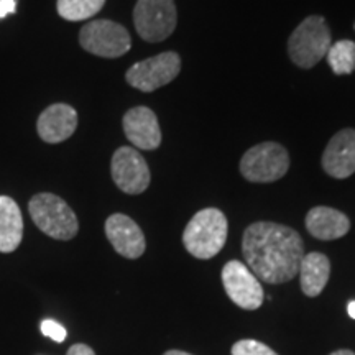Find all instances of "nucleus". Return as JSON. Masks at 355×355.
<instances>
[{
	"mask_svg": "<svg viewBox=\"0 0 355 355\" xmlns=\"http://www.w3.org/2000/svg\"><path fill=\"white\" fill-rule=\"evenodd\" d=\"M66 355H96V352L86 344H74L71 345Z\"/></svg>",
	"mask_w": 355,
	"mask_h": 355,
	"instance_id": "nucleus-23",
	"label": "nucleus"
},
{
	"mask_svg": "<svg viewBox=\"0 0 355 355\" xmlns=\"http://www.w3.org/2000/svg\"><path fill=\"white\" fill-rule=\"evenodd\" d=\"M347 311H349V316L355 319V301H350L349 306H347Z\"/></svg>",
	"mask_w": 355,
	"mask_h": 355,
	"instance_id": "nucleus-24",
	"label": "nucleus"
},
{
	"mask_svg": "<svg viewBox=\"0 0 355 355\" xmlns=\"http://www.w3.org/2000/svg\"><path fill=\"white\" fill-rule=\"evenodd\" d=\"M30 216L35 225L56 241H71L79 230L78 217L64 199L51 193H40L30 199Z\"/></svg>",
	"mask_w": 355,
	"mask_h": 355,
	"instance_id": "nucleus-4",
	"label": "nucleus"
},
{
	"mask_svg": "<svg viewBox=\"0 0 355 355\" xmlns=\"http://www.w3.org/2000/svg\"><path fill=\"white\" fill-rule=\"evenodd\" d=\"M331 30L326 20L311 15L293 30L288 38V55L298 68H314L331 48Z\"/></svg>",
	"mask_w": 355,
	"mask_h": 355,
	"instance_id": "nucleus-3",
	"label": "nucleus"
},
{
	"mask_svg": "<svg viewBox=\"0 0 355 355\" xmlns=\"http://www.w3.org/2000/svg\"><path fill=\"white\" fill-rule=\"evenodd\" d=\"M24 239V217L19 204L8 196H0V252L12 254Z\"/></svg>",
	"mask_w": 355,
	"mask_h": 355,
	"instance_id": "nucleus-16",
	"label": "nucleus"
},
{
	"mask_svg": "<svg viewBox=\"0 0 355 355\" xmlns=\"http://www.w3.org/2000/svg\"><path fill=\"white\" fill-rule=\"evenodd\" d=\"M123 132L127 140L140 150H157L162 145V128L152 109L139 105L123 115Z\"/></svg>",
	"mask_w": 355,
	"mask_h": 355,
	"instance_id": "nucleus-12",
	"label": "nucleus"
},
{
	"mask_svg": "<svg viewBox=\"0 0 355 355\" xmlns=\"http://www.w3.org/2000/svg\"><path fill=\"white\" fill-rule=\"evenodd\" d=\"M322 168L336 180H345L355 173V130L344 128L329 140L322 153Z\"/></svg>",
	"mask_w": 355,
	"mask_h": 355,
	"instance_id": "nucleus-13",
	"label": "nucleus"
},
{
	"mask_svg": "<svg viewBox=\"0 0 355 355\" xmlns=\"http://www.w3.org/2000/svg\"><path fill=\"white\" fill-rule=\"evenodd\" d=\"M327 64L339 76L354 73L355 69V43L352 40H340L331 44L329 51L326 55Z\"/></svg>",
	"mask_w": 355,
	"mask_h": 355,
	"instance_id": "nucleus-19",
	"label": "nucleus"
},
{
	"mask_svg": "<svg viewBox=\"0 0 355 355\" xmlns=\"http://www.w3.org/2000/svg\"><path fill=\"white\" fill-rule=\"evenodd\" d=\"M78 127V112L71 105L58 102L40 114L37 132L46 144H61L68 140Z\"/></svg>",
	"mask_w": 355,
	"mask_h": 355,
	"instance_id": "nucleus-14",
	"label": "nucleus"
},
{
	"mask_svg": "<svg viewBox=\"0 0 355 355\" xmlns=\"http://www.w3.org/2000/svg\"><path fill=\"white\" fill-rule=\"evenodd\" d=\"M175 0H137L133 24L141 40L159 43L173 35L176 28Z\"/></svg>",
	"mask_w": 355,
	"mask_h": 355,
	"instance_id": "nucleus-6",
	"label": "nucleus"
},
{
	"mask_svg": "<svg viewBox=\"0 0 355 355\" xmlns=\"http://www.w3.org/2000/svg\"><path fill=\"white\" fill-rule=\"evenodd\" d=\"M354 28H355V25H354Z\"/></svg>",
	"mask_w": 355,
	"mask_h": 355,
	"instance_id": "nucleus-27",
	"label": "nucleus"
},
{
	"mask_svg": "<svg viewBox=\"0 0 355 355\" xmlns=\"http://www.w3.org/2000/svg\"><path fill=\"white\" fill-rule=\"evenodd\" d=\"M298 275L301 279V290L306 296L314 298V296L321 295L329 282L331 261L324 254L311 252L301 260Z\"/></svg>",
	"mask_w": 355,
	"mask_h": 355,
	"instance_id": "nucleus-17",
	"label": "nucleus"
},
{
	"mask_svg": "<svg viewBox=\"0 0 355 355\" xmlns=\"http://www.w3.org/2000/svg\"><path fill=\"white\" fill-rule=\"evenodd\" d=\"M227 217L216 207L199 211L188 222L183 232L186 250L199 260H209L224 248L227 242Z\"/></svg>",
	"mask_w": 355,
	"mask_h": 355,
	"instance_id": "nucleus-2",
	"label": "nucleus"
},
{
	"mask_svg": "<svg viewBox=\"0 0 355 355\" xmlns=\"http://www.w3.org/2000/svg\"><path fill=\"white\" fill-rule=\"evenodd\" d=\"M163 355H193V354H188V352H183V350H168Z\"/></svg>",
	"mask_w": 355,
	"mask_h": 355,
	"instance_id": "nucleus-25",
	"label": "nucleus"
},
{
	"mask_svg": "<svg viewBox=\"0 0 355 355\" xmlns=\"http://www.w3.org/2000/svg\"><path fill=\"white\" fill-rule=\"evenodd\" d=\"M239 168L250 183H273L288 173L290 155L277 141H263L243 155Z\"/></svg>",
	"mask_w": 355,
	"mask_h": 355,
	"instance_id": "nucleus-5",
	"label": "nucleus"
},
{
	"mask_svg": "<svg viewBox=\"0 0 355 355\" xmlns=\"http://www.w3.org/2000/svg\"><path fill=\"white\" fill-rule=\"evenodd\" d=\"M232 355H278L266 344H261L254 339L239 340L232 345Z\"/></svg>",
	"mask_w": 355,
	"mask_h": 355,
	"instance_id": "nucleus-20",
	"label": "nucleus"
},
{
	"mask_svg": "<svg viewBox=\"0 0 355 355\" xmlns=\"http://www.w3.org/2000/svg\"><path fill=\"white\" fill-rule=\"evenodd\" d=\"M181 71V58L175 51L159 53L148 60L139 61L127 71L125 79L141 92H153L170 84Z\"/></svg>",
	"mask_w": 355,
	"mask_h": 355,
	"instance_id": "nucleus-8",
	"label": "nucleus"
},
{
	"mask_svg": "<svg viewBox=\"0 0 355 355\" xmlns=\"http://www.w3.org/2000/svg\"><path fill=\"white\" fill-rule=\"evenodd\" d=\"M242 252L257 278L279 285L298 275L304 243L295 229L275 222H255L243 232Z\"/></svg>",
	"mask_w": 355,
	"mask_h": 355,
	"instance_id": "nucleus-1",
	"label": "nucleus"
},
{
	"mask_svg": "<svg viewBox=\"0 0 355 355\" xmlns=\"http://www.w3.org/2000/svg\"><path fill=\"white\" fill-rule=\"evenodd\" d=\"M79 43L87 53L101 58H121L132 48L128 30L112 20L89 21L79 32Z\"/></svg>",
	"mask_w": 355,
	"mask_h": 355,
	"instance_id": "nucleus-7",
	"label": "nucleus"
},
{
	"mask_svg": "<svg viewBox=\"0 0 355 355\" xmlns=\"http://www.w3.org/2000/svg\"><path fill=\"white\" fill-rule=\"evenodd\" d=\"M331 355H355L352 350H345V349H343V350H336V352H332Z\"/></svg>",
	"mask_w": 355,
	"mask_h": 355,
	"instance_id": "nucleus-26",
	"label": "nucleus"
},
{
	"mask_svg": "<svg viewBox=\"0 0 355 355\" xmlns=\"http://www.w3.org/2000/svg\"><path fill=\"white\" fill-rule=\"evenodd\" d=\"M40 329H42V334L50 337V339L55 340V343H63L68 336V332L60 322L55 321V319H44V321L40 324Z\"/></svg>",
	"mask_w": 355,
	"mask_h": 355,
	"instance_id": "nucleus-21",
	"label": "nucleus"
},
{
	"mask_svg": "<svg viewBox=\"0 0 355 355\" xmlns=\"http://www.w3.org/2000/svg\"><path fill=\"white\" fill-rule=\"evenodd\" d=\"M222 283L227 296L239 308L254 311L263 303V288L245 263L230 260L222 268Z\"/></svg>",
	"mask_w": 355,
	"mask_h": 355,
	"instance_id": "nucleus-9",
	"label": "nucleus"
},
{
	"mask_svg": "<svg viewBox=\"0 0 355 355\" xmlns=\"http://www.w3.org/2000/svg\"><path fill=\"white\" fill-rule=\"evenodd\" d=\"M105 235L114 250L125 259L135 260L144 255L146 242L140 225L125 214H112L105 220Z\"/></svg>",
	"mask_w": 355,
	"mask_h": 355,
	"instance_id": "nucleus-11",
	"label": "nucleus"
},
{
	"mask_svg": "<svg viewBox=\"0 0 355 355\" xmlns=\"http://www.w3.org/2000/svg\"><path fill=\"white\" fill-rule=\"evenodd\" d=\"M306 229L319 241H336L344 237L350 229V220L344 212L332 207L318 206L306 214Z\"/></svg>",
	"mask_w": 355,
	"mask_h": 355,
	"instance_id": "nucleus-15",
	"label": "nucleus"
},
{
	"mask_svg": "<svg viewBox=\"0 0 355 355\" xmlns=\"http://www.w3.org/2000/svg\"><path fill=\"white\" fill-rule=\"evenodd\" d=\"M105 0H58L56 8L61 19L68 21L89 20L101 12Z\"/></svg>",
	"mask_w": 355,
	"mask_h": 355,
	"instance_id": "nucleus-18",
	"label": "nucleus"
},
{
	"mask_svg": "<svg viewBox=\"0 0 355 355\" xmlns=\"http://www.w3.org/2000/svg\"><path fill=\"white\" fill-rule=\"evenodd\" d=\"M17 12V0H0V19Z\"/></svg>",
	"mask_w": 355,
	"mask_h": 355,
	"instance_id": "nucleus-22",
	"label": "nucleus"
},
{
	"mask_svg": "<svg viewBox=\"0 0 355 355\" xmlns=\"http://www.w3.org/2000/svg\"><path fill=\"white\" fill-rule=\"evenodd\" d=\"M110 173L115 186L127 194H141L148 189L152 175L145 158L132 146H121L115 150Z\"/></svg>",
	"mask_w": 355,
	"mask_h": 355,
	"instance_id": "nucleus-10",
	"label": "nucleus"
}]
</instances>
